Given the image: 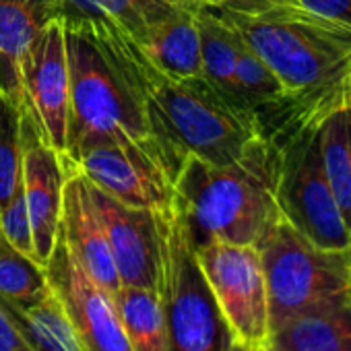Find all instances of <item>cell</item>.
<instances>
[{
    "label": "cell",
    "mask_w": 351,
    "mask_h": 351,
    "mask_svg": "<svg viewBox=\"0 0 351 351\" xmlns=\"http://www.w3.org/2000/svg\"><path fill=\"white\" fill-rule=\"evenodd\" d=\"M62 19L81 25L95 40L132 91L173 182L189 155L223 165L242 157L254 141L265 136L254 110L230 99L203 75L173 79L161 73L112 21L83 15Z\"/></svg>",
    "instance_id": "6da1fadb"
},
{
    "label": "cell",
    "mask_w": 351,
    "mask_h": 351,
    "mask_svg": "<svg viewBox=\"0 0 351 351\" xmlns=\"http://www.w3.org/2000/svg\"><path fill=\"white\" fill-rule=\"evenodd\" d=\"M281 149L261 136L232 163H209L189 155L176 176V207L197 246L219 240L254 246L283 219L279 209Z\"/></svg>",
    "instance_id": "7a4b0ae2"
},
{
    "label": "cell",
    "mask_w": 351,
    "mask_h": 351,
    "mask_svg": "<svg viewBox=\"0 0 351 351\" xmlns=\"http://www.w3.org/2000/svg\"><path fill=\"white\" fill-rule=\"evenodd\" d=\"M209 13V11H207ZM275 73L295 120H324L343 108L341 83L351 69V27L302 7L265 15L213 13Z\"/></svg>",
    "instance_id": "3957f363"
},
{
    "label": "cell",
    "mask_w": 351,
    "mask_h": 351,
    "mask_svg": "<svg viewBox=\"0 0 351 351\" xmlns=\"http://www.w3.org/2000/svg\"><path fill=\"white\" fill-rule=\"evenodd\" d=\"M64 32L71 71V112L64 155L91 138L124 134L145 147L169 173L141 104L114 64L81 25L64 21Z\"/></svg>",
    "instance_id": "277c9868"
},
{
    "label": "cell",
    "mask_w": 351,
    "mask_h": 351,
    "mask_svg": "<svg viewBox=\"0 0 351 351\" xmlns=\"http://www.w3.org/2000/svg\"><path fill=\"white\" fill-rule=\"evenodd\" d=\"M271 330L351 302V248L326 250L281 219L258 244Z\"/></svg>",
    "instance_id": "5b68a950"
},
{
    "label": "cell",
    "mask_w": 351,
    "mask_h": 351,
    "mask_svg": "<svg viewBox=\"0 0 351 351\" xmlns=\"http://www.w3.org/2000/svg\"><path fill=\"white\" fill-rule=\"evenodd\" d=\"M157 298L167 332V351H226L234 341L178 207L169 215H161Z\"/></svg>",
    "instance_id": "8992f818"
},
{
    "label": "cell",
    "mask_w": 351,
    "mask_h": 351,
    "mask_svg": "<svg viewBox=\"0 0 351 351\" xmlns=\"http://www.w3.org/2000/svg\"><path fill=\"white\" fill-rule=\"evenodd\" d=\"M320 122L312 118L271 134L281 149L277 199L283 219L308 242L326 250H345L351 248V234L324 176Z\"/></svg>",
    "instance_id": "52a82bcc"
},
{
    "label": "cell",
    "mask_w": 351,
    "mask_h": 351,
    "mask_svg": "<svg viewBox=\"0 0 351 351\" xmlns=\"http://www.w3.org/2000/svg\"><path fill=\"white\" fill-rule=\"evenodd\" d=\"M197 254L232 339L252 349L269 345V300L258 248L209 240L197 246Z\"/></svg>",
    "instance_id": "ba28073f"
},
{
    "label": "cell",
    "mask_w": 351,
    "mask_h": 351,
    "mask_svg": "<svg viewBox=\"0 0 351 351\" xmlns=\"http://www.w3.org/2000/svg\"><path fill=\"white\" fill-rule=\"evenodd\" d=\"M85 180L124 205L169 215L176 189L163 165L138 143L124 134L99 136L64 155Z\"/></svg>",
    "instance_id": "9c48e42d"
},
{
    "label": "cell",
    "mask_w": 351,
    "mask_h": 351,
    "mask_svg": "<svg viewBox=\"0 0 351 351\" xmlns=\"http://www.w3.org/2000/svg\"><path fill=\"white\" fill-rule=\"evenodd\" d=\"M23 106L42 138L60 155L66 151L71 112V71L62 17L44 25L21 60Z\"/></svg>",
    "instance_id": "30bf717a"
},
{
    "label": "cell",
    "mask_w": 351,
    "mask_h": 351,
    "mask_svg": "<svg viewBox=\"0 0 351 351\" xmlns=\"http://www.w3.org/2000/svg\"><path fill=\"white\" fill-rule=\"evenodd\" d=\"M44 269L87 351H132L114 295L89 277L60 234Z\"/></svg>",
    "instance_id": "8fae6325"
},
{
    "label": "cell",
    "mask_w": 351,
    "mask_h": 351,
    "mask_svg": "<svg viewBox=\"0 0 351 351\" xmlns=\"http://www.w3.org/2000/svg\"><path fill=\"white\" fill-rule=\"evenodd\" d=\"M122 285L157 291L161 269V215L120 203L87 182Z\"/></svg>",
    "instance_id": "7c38bea8"
},
{
    "label": "cell",
    "mask_w": 351,
    "mask_h": 351,
    "mask_svg": "<svg viewBox=\"0 0 351 351\" xmlns=\"http://www.w3.org/2000/svg\"><path fill=\"white\" fill-rule=\"evenodd\" d=\"M23 138V195L34 234L36 261L46 267L60 228L64 165L62 155L54 151L40 134L34 118L21 116Z\"/></svg>",
    "instance_id": "4fadbf2b"
},
{
    "label": "cell",
    "mask_w": 351,
    "mask_h": 351,
    "mask_svg": "<svg viewBox=\"0 0 351 351\" xmlns=\"http://www.w3.org/2000/svg\"><path fill=\"white\" fill-rule=\"evenodd\" d=\"M64 193L58 234L66 242L77 263L112 295L122 287L99 215L91 201L85 176L62 155Z\"/></svg>",
    "instance_id": "5bb4252c"
},
{
    "label": "cell",
    "mask_w": 351,
    "mask_h": 351,
    "mask_svg": "<svg viewBox=\"0 0 351 351\" xmlns=\"http://www.w3.org/2000/svg\"><path fill=\"white\" fill-rule=\"evenodd\" d=\"M62 7L64 0H0V93L21 110L23 54L44 25L62 17Z\"/></svg>",
    "instance_id": "9a60e30c"
},
{
    "label": "cell",
    "mask_w": 351,
    "mask_h": 351,
    "mask_svg": "<svg viewBox=\"0 0 351 351\" xmlns=\"http://www.w3.org/2000/svg\"><path fill=\"white\" fill-rule=\"evenodd\" d=\"M134 44L161 73L173 79L203 75L197 17L195 11L184 5L155 23L145 36L134 40Z\"/></svg>",
    "instance_id": "2e32d148"
},
{
    "label": "cell",
    "mask_w": 351,
    "mask_h": 351,
    "mask_svg": "<svg viewBox=\"0 0 351 351\" xmlns=\"http://www.w3.org/2000/svg\"><path fill=\"white\" fill-rule=\"evenodd\" d=\"M269 343L277 351H351V302L293 318Z\"/></svg>",
    "instance_id": "e0dca14e"
},
{
    "label": "cell",
    "mask_w": 351,
    "mask_h": 351,
    "mask_svg": "<svg viewBox=\"0 0 351 351\" xmlns=\"http://www.w3.org/2000/svg\"><path fill=\"white\" fill-rule=\"evenodd\" d=\"M318 145L326 182L351 234V110L339 108L320 122Z\"/></svg>",
    "instance_id": "ac0fdd59"
},
{
    "label": "cell",
    "mask_w": 351,
    "mask_h": 351,
    "mask_svg": "<svg viewBox=\"0 0 351 351\" xmlns=\"http://www.w3.org/2000/svg\"><path fill=\"white\" fill-rule=\"evenodd\" d=\"M0 302L36 351H87L52 289L44 300L32 306H15L5 300Z\"/></svg>",
    "instance_id": "d6986e66"
},
{
    "label": "cell",
    "mask_w": 351,
    "mask_h": 351,
    "mask_svg": "<svg viewBox=\"0 0 351 351\" xmlns=\"http://www.w3.org/2000/svg\"><path fill=\"white\" fill-rule=\"evenodd\" d=\"M195 17H197V27H199V38H201L203 77L209 83H213L221 93H226L230 99H234L240 106H246L242 101L238 81H236L238 34L213 13L195 11Z\"/></svg>",
    "instance_id": "ffe728a7"
},
{
    "label": "cell",
    "mask_w": 351,
    "mask_h": 351,
    "mask_svg": "<svg viewBox=\"0 0 351 351\" xmlns=\"http://www.w3.org/2000/svg\"><path fill=\"white\" fill-rule=\"evenodd\" d=\"M178 7L180 0H64L62 17H101L138 40Z\"/></svg>",
    "instance_id": "44dd1931"
},
{
    "label": "cell",
    "mask_w": 351,
    "mask_h": 351,
    "mask_svg": "<svg viewBox=\"0 0 351 351\" xmlns=\"http://www.w3.org/2000/svg\"><path fill=\"white\" fill-rule=\"evenodd\" d=\"M132 351H167V332L157 291L122 285L114 293Z\"/></svg>",
    "instance_id": "7402d4cb"
},
{
    "label": "cell",
    "mask_w": 351,
    "mask_h": 351,
    "mask_svg": "<svg viewBox=\"0 0 351 351\" xmlns=\"http://www.w3.org/2000/svg\"><path fill=\"white\" fill-rule=\"evenodd\" d=\"M50 293L46 269L0 238V300L32 306Z\"/></svg>",
    "instance_id": "603a6c76"
},
{
    "label": "cell",
    "mask_w": 351,
    "mask_h": 351,
    "mask_svg": "<svg viewBox=\"0 0 351 351\" xmlns=\"http://www.w3.org/2000/svg\"><path fill=\"white\" fill-rule=\"evenodd\" d=\"M23 110L0 93V209L23 189Z\"/></svg>",
    "instance_id": "cb8c5ba5"
},
{
    "label": "cell",
    "mask_w": 351,
    "mask_h": 351,
    "mask_svg": "<svg viewBox=\"0 0 351 351\" xmlns=\"http://www.w3.org/2000/svg\"><path fill=\"white\" fill-rule=\"evenodd\" d=\"M0 234L3 238L23 252L25 256L36 261V250H34V234H32V221L27 213V203L23 189L0 209ZM38 263V261H36Z\"/></svg>",
    "instance_id": "d4e9b609"
},
{
    "label": "cell",
    "mask_w": 351,
    "mask_h": 351,
    "mask_svg": "<svg viewBox=\"0 0 351 351\" xmlns=\"http://www.w3.org/2000/svg\"><path fill=\"white\" fill-rule=\"evenodd\" d=\"M191 11L209 13H238V15H265L273 11H283L300 7L298 0H180Z\"/></svg>",
    "instance_id": "484cf974"
},
{
    "label": "cell",
    "mask_w": 351,
    "mask_h": 351,
    "mask_svg": "<svg viewBox=\"0 0 351 351\" xmlns=\"http://www.w3.org/2000/svg\"><path fill=\"white\" fill-rule=\"evenodd\" d=\"M0 351H36L3 302H0Z\"/></svg>",
    "instance_id": "4316f807"
},
{
    "label": "cell",
    "mask_w": 351,
    "mask_h": 351,
    "mask_svg": "<svg viewBox=\"0 0 351 351\" xmlns=\"http://www.w3.org/2000/svg\"><path fill=\"white\" fill-rule=\"evenodd\" d=\"M298 5L314 15L351 27V0H298Z\"/></svg>",
    "instance_id": "83f0119b"
},
{
    "label": "cell",
    "mask_w": 351,
    "mask_h": 351,
    "mask_svg": "<svg viewBox=\"0 0 351 351\" xmlns=\"http://www.w3.org/2000/svg\"><path fill=\"white\" fill-rule=\"evenodd\" d=\"M341 101H343V108L351 110V69L347 71V75L341 83Z\"/></svg>",
    "instance_id": "f1b7e54d"
},
{
    "label": "cell",
    "mask_w": 351,
    "mask_h": 351,
    "mask_svg": "<svg viewBox=\"0 0 351 351\" xmlns=\"http://www.w3.org/2000/svg\"><path fill=\"white\" fill-rule=\"evenodd\" d=\"M226 351H258V349H252V347H246V345H242V343H238V341H232L230 347H228Z\"/></svg>",
    "instance_id": "f546056e"
},
{
    "label": "cell",
    "mask_w": 351,
    "mask_h": 351,
    "mask_svg": "<svg viewBox=\"0 0 351 351\" xmlns=\"http://www.w3.org/2000/svg\"><path fill=\"white\" fill-rule=\"evenodd\" d=\"M258 351H277V349H275V347H271V343H269V345H265V347H263V349H258Z\"/></svg>",
    "instance_id": "4dcf8cb0"
},
{
    "label": "cell",
    "mask_w": 351,
    "mask_h": 351,
    "mask_svg": "<svg viewBox=\"0 0 351 351\" xmlns=\"http://www.w3.org/2000/svg\"><path fill=\"white\" fill-rule=\"evenodd\" d=\"M0 238H3V234H0Z\"/></svg>",
    "instance_id": "1f68e13d"
}]
</instances>
